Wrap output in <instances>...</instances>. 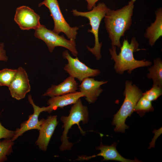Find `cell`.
Returning <instances> with one entry per match:
<instances>
[{"instance_id": "obj_21", "label": "cell", "mask_w": 162, "mask_h": 162, "mask_svg": "<svg viewBox=\"0 0 162 162\" xmlns=\"http://www.w3.org/2000/svg\"><path fill=\"white\" fill-rule=\"evenodd\" d=\"M17 69L4 68L0 70V86H9L16 73Z\"/></svg>"}, {"instance_id": "obj_5", "label": "cell", "mask_w": 162, "mask_h": 162, "mask_svg": "<svg viewBox=\"0 0 162 162\" xmlns=\"http://www.w3.org/2000/svg\"><path fill=\"white\" fill-rule=\"evenodd\" d=\"M108 8L104 3L100 2L91 10L87 12L79 11L76 9L72 10L74 16L84 17L88 19L91 28L88 29V31L94 35L95 44L93 47L91 48L87 46V48L98 60H100L101 58V49L102 45V43H100L99 40V28L101 22L104 17Z\"/></svg>"}, {"instance_id": "obj_20", "label": "cell", "mask_w": 162, "mask_h": 162, "mask_svg": "<svg viewBox=\"0 0 162 162\" xmlns=\"http://www.w3.org/2000/svg\"><path fill=\"white\" fill-rule=\"evenodd\" d=\"M14 144L11 139H5L2 141H0V162L7 160V156L12 152V146Z\"/></svg>"}, {"instance_id": "obj_23", "label": "cell", "mask_w": 162, "mask_h": 162, "mask_svg": "<svg viewBox=\"0 0 162 162\" xmlns=\"http://www.w3.org/2000/svg\"><path fill=\"white\" fill-rule=\"evenodd\" d=\"M15 131L8 130L3 126L0 122V140L1 139H11L14 136Z\"/></svg>"}, {"instance_id": "obj_10", "label": "cell", "mask_w": 162, "mask_h": 162, "mask_svg": "<svg viewBox=\"0 0 162 162\" xmlns=\"http://www.w3.org/2000/svg\"><path fill=\"white\" fill-rule=\"evenodd\" d=\"M40 16L29 7L22 6L17 8L14 20L22 30H36L40 25Z\"/></svg>"}, {"instance_id": "obj_2", "label": "cell", "mask_w": 162, "mask_h": 162, "mask_svg": "<svg viewBox=\"0 0 162 162\" xmlns=\"http://www.w3.org/2000/svg\"><path fill=\"white\" fill-rule=\"evenodd\" d=\"M139 45L135 37H133L130 43L127 38L124 39L118 54L117 53L116 46H112L109 49L111 59L115 62L114 69L116 73L123 74L126 71L131 74L132 71L136 68L152 65V63L150 61L145 59L137 60L134 58V53L137 51Z\"/></svg>"}, {"instance_id": "obj_12", "label": "cell", "mask_w": 162, "mask_h": 162, "mask_svg": "<svg viewBox=\"0 0 162 162\" xmlns=\"http://www.w3.org/2000/svg\"><path fill=\"white\" fill-rule=\"evenodd\" d=\"M28 99L33 107L34 112L29 116L27 120L20 124V128L16 129L14 136L11 139L13 141L27 131L33 129L39 130L40 129L41 122L38 120V116L41 112L45 111V107H40L34 104L31 95H28Z\"/></svg>"}, {"instance_id": "obj_7", "label": "cell", "mask_w": 162, "mask_h": 162, "mask_svg": "<svg viewBox=\"0 0 162 162\" xmlns=\"http://www.w3.org/2000/svg\"><path fill=\"white\" fill-rule=\"evenodd\" d=\"M43 5L48 8L54 21L52 31L58 34L63 32L69 39L75 40L79 28L76 26L71 27L67 23L61 11L58 0H44L38 6L40 7Z\"/></svg>"}, {"instance_id": "obj_1", "label": "cell", "mask_w": 162, "mask_h": 162, "mask_svg": "<svg viewBox=\"0 0 162 162\" xmlns=\"http://www.w3.org/2000/svg\"><path fill=\"white\" fill-rule=\"evenodd\" d=\"M136 0H131L128 4L116 10L108 8L104 21L112 46L118 48L121 46V38L124 36L132 23V17Z\"/></svg>"}, {"instance_id": "obj_16", "label": "cell", "mask_w": 162, "mask_h": 162, "mask_svg": "<svg viewBox=\"0 0 162 162\" xmlns=\"http://www.w3.org/2000/svg\"><path fill=\"white\" fill-rule=\"evenodd\" d=\"M78 83L74 78L69 76L57 85H52L43 95L52 97L60 96L76 91Z\"/></svg>"}, {"instance_id": "obj_18", "label": "cell", "mask_w": 162, "mask_h": 162, "mask_svg": "<svg viewBox=\"0 0 162 162\" xmlns=\"http://www.w3.org/2000/svg\"><path fill=\"white\" fill-rule=\"evenodd\" d=\"M154 64L148 68L149 71L147 75L148 79H152L153 85L162 88V61L158 57L153 60Z\"/></svg>"}, {"instance_id": "obj_17", "label": "cell", "mask_w": 162, "mask_h": 162, "mask_svg": "<svg viewBox=\"0 0 162 162\" xmlns=\"http://www.w3.org/2000/svg\"><path fill=\"white\" fill-rule=\"evenodd\" d=\"M156 18L154 22L147 27L144 35L148 39L150 46H153L162 36V9H158L155 12Z\"/></svg>"}, {"instance_id": "obj_9", "label": "cell", "mask_w": 162, "mask_h": 162, "mask_svg": "<svg viewBox=\"0 0 162 162\" xmlns=\"http://www.w3.org/2000/svg\"><path fill=\"white\" fill-rule=\"evenodd\" d=\"M11 97L17 100L23 99L30 92L31 87L27 74L22 67L18 68L8 87Z\"/></svg>"}, {"instance_id": "obj_24", "label": "cell", "mask_w": 162, "mask_h": 162, "mask_svg": "<svg viewBox=\"0 0 162 162\" xmlns=\"http://www.w3.org/2000/svg\"><path fill=\"white\" fill-rule=\"evenodd\" d=\"M4 45L3 43L0 44V61L7 62L8 57L6 55L5 50L4 49Z\"/></svg>"}, {"instance_id": "obj_4", "label": "cell", "mask_w": 162, "mask_h": 162, "mask_svg": "<svg viewBox=\"0 0 162 162\" xmlns=\"http://www.w3.org/2000/svg\"><path fill=\"white\" fill-rule=\"evenodd\" d=\"M60 120L63 124L62 128L64 130L61 136L62 143L59 149L61 151L70 150L74 143L70 142L68 140L67 135L69 130L73 125L77 124L81 134L83 135L85 134L86 132L81 128L79 123L82 122L83 124H86L88 122V108L86 106L83 105L80 98L71 106L69 115L62 116Z\"/></svg>"}, {"instance_id": "obj_19", "label": "cell", "mask_w": 162, "mask_h": 162, "mask_svg": "<svg viewBox=\"0 0 162 162\" xmlns=\"http://www.w3.org/2000/svg\"><path fill=\"white\" fill-rule=\"evenodd\" d=\"M154 108L151 101L142 96L138 101L134 109L140 116L142 117L146 112L153 111Z\"/></svg>"}, {"instance_id": "obj_8", "label": "cell", "mask_w": 162, "mask_h": 162, "mask_svg": "<svg viewBox=\"0 0 162 162\" xmlns=\"http://www.w3.org/2000/svg\"><path fill=\"white\" fill-rule=\"evenodd\" d=\"M63 57L66 59L68 63L64 67V70L70 76L82 82L84 79L96 76L100 74V71L98 69L90 68L80 61L78 58L72 57L67 50L62 52Z\"/></svg>"}, {"instance_id": "obj_15", "label": "cell", "mask_w": 162, "mask_h": 162, "mask_svg": "<svg viewBox=\"0 0 162 162\" xmlns=\"http://www.w3.org/2000/svg\"><path fill=\"white\" fill-rule=\"evenodd\" d=\"M84 97V94L80 91H75L67 94L51 97L47 102L48 106L45 107L44 112L50 113L58 108H63L67 106L73 104L80 99Z\"/></svg>"}, {"instance_id": "obj_13", "label": "cell", "mask_w": 162, "mask_h": 162, "mask_svg": "<svg viewBox=\"0 0 162 162\" xmlns=\"http://www.w3.org/2000/svg\"><path fill=\"white\" fill-rule=\"evenodd\" d=\"M117 143L114 142L110 146L104 145L101 142L99 146L96 147V149L99 150L100 152L97 155L91 156H81L78 157L76 159L78 160H88L98 156L103 158L102 161L113 160L121 162H141L137 158L132 160L126 159L121 155L116 149Z\"/></svg>"}, {"instance_id": "obj_14", "label": "cell", "mask_w": 162, "mask_h": 162, "mask_svg": "<svg viewBox=\"0 0 162 162\" xmlns=\"http://www.w3.org/2000/svg\"><path fill=\"white\" fill-rule=\"evenodd\" d=\"M108 82L107 81H99L92 78H87L81 82L79 86L80 91L84 94L88 102L93 103L103 91L101 86Z\"/></svg>"}, {"instance_id": "obj_3", "label": "cell", "mask_w": 162, "mask_h": 162, "mask_svg": "<svg viewBox=\"0 0 162 162\" xmlns=\"http://www.w3.org/2000/svg\"><path fill=\"white\" fill-rule=\"evenodd\" d=\"M142 91L132 81L125 82L124 94L125 98L119 110L114 115L112 124L115 131L124 133L129 127L125 124L126 119L134 112L135 106L142 95Z\"/></svg>"}, {"instance_id": "obj_11", "label": "cell", "mask_w": 162, "mask_h": 162, "mask_svg": "<svg viewBox=\"0 0 162 162\" xmlns=\"http://www.w3.org/2000/svg\"><path fill=\"white\" fill-rule=\"evenodd\" d=\"M40 128L39 135L35 144L39 148L46 151L51 138L58 124L57 116H48L46 119L40 120Z\"/></svg>"}, {"instance_id": "obj_22", "label": "cell", "mask_w": 162, "mask_h": 162, "mask_svg": "<svg viewBox=\"0 0 162 162\" xmlns=\"http://www.w3.org/2000/svg\"><path fill=\"white\" fill-rule=\"evenodd\" d=\"M162 94V88L153 85L149 90L142 93V96L147 100L152 101L156 100Z\"/></svg>"}, {"instance_id": "obj_25", "label": "cell", "mask_w": 162, "mask_h": 162, "mask_svg": "<svg viewBox=\"0 0 162 162\" xmlns=\"http://www.w3.org/2000/svg\"><path fill=\"white\" fill-rule=\"evenodd\" d=\"M87 2V8L88 9L90 10L95 6H96V3L99 0H86Z\"/></svg>"}, {"instance_id": "obj_6", "label": "cell", "mask_w": 162, "mask_h": 162, "mask_svg": "<svg viewBox=\"0 0 162 162\" xmlns=\"http://www.w3.org/2000/svg\"><path fill=\"white\" fill-rule=\"evenodd\" d=\"M34 35L46 43L50 52H53L55 47L61 46L69 50L74 56L76 57L78 55L75 40H67L63 35H59L44 25H40L35 30Z\"/></svg>"}]
</instances>
